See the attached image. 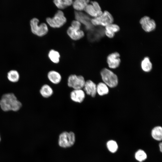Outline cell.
<instances>
[{
	"mask_svg": "<svg viewBox=\"0 0 162 162\" xmlns=\"http://www.w3.org/2000/svg\"><path fill=\"white\" fill-rule=\"evenodd\" d=\"M120 54L117 52L110 54L107 57V62L109 67L114 69L118 67L121 62Z\"/></svg>",
	"mask_w": 162,
	"mask_h": 162,
	"instance_id": "9c48e42d",
	"label": "cell"
},
{
	"mask_svg": "<svg viewBox=\"0 0 162 162\" xmlns=\"http://www.w3.org/2000/svg\"><path fill=\"white\" fill-rule=\"evenodd\" d=\"M75 141V135L73 132H64L59 136L58 145L62 148H68L72 146Z\"/></svg>",
	"mask_w": 162,
	"mask_h": 162,
	"instance_id": "8992f818",
	"label": "cell"
},
{
	"mask_svg": "<svg viewBox=\"0 0 162 162\" xmlns=\"http://www.w3.org/2000/svg\"><path fill=\"white\" fill-rule=\"evenodd\" d=\"M22 106L21 103L17 100L15 95L12 93L3 94L0 100V106L4 111L12 110L16 111Z\"/></svg>",
	"mask_w": 162,
	"mask_h": 162,
	"instance_id": "6da1fadb",
	"label": "cell"
},
{
	"mask_svg": "<svg viewBox=\"0 0 162 162\" xmlns=\"http://www.w3.org/2000/svg\"><path fill=\"white\" fill-rule=\"evenodd\" d=\"M47 76L49 80L54 84H58L62 79V77L60 74L54 70L49 71L48 74Z\"/></svg>",
	"mask_w": 162,
	"mask_h": 162,
	"instance_id": "2e32d148",
	"label": "cell"
},
{
	"mask_svg": "<svg viewBox=\"0 0 162 162\" xmlns=\"http://www.w3.org/2000/svg\"><path fill=\"white\" fill-rule=\"evenodd\" d=\"M40 93L43 97L48 98L52 95L53 91L50 86L47 84H45L42 86L41 88Z\"/></svg>",
	"mask_w": 162,
	"mask_h": 162,
	"instance_id": "ac0fdd59",
	"label": "cell"
},
{
	"mask_svg": "<svg viewBox=\"0 0 162 162\" xmlns=\"http://www.w3.org/2000/svg\"><path fill=\"white\" fill-rule=\"evenodd\" d=\"M46 20L49 26L53 28H59L62 27L67 21L63 12L61 10H58L53 17L47 18Z\"/></svg>",
	"mask_w": 162,
	"mask_h": 162,
	"instance_id": "277c9868",
	"label": "cell"
},
{
	"mask_svg": "<svg viewBox=\"0 0 162 162\" xmlns=\"http://www.w3.org/2000/svg\"><path fill=\"white\" fill-rule=\"evenodd\" d=\"M90 16L94 18L99 16V14L94 7L91 4H88L85 8L84 10Z\"/></svg>",
	"mask_w": 162,
	"mask_h": 162,
	"instance_id": "7402d4cb",
	"label": "cell"
},
{
	"mask_svg": "<svg viewBox=\"0 0 162 162\" xmlns=\"http://www.w3.org/2000/svg\"><path fill=\"white\" fill-rule=\"evenodd\" d=\"M106 146L109 150L112 153L116 152L118 148L117 142L113 140H110L108 141Z\"/></svg>",
	"mask_w": 162,
	"mask_h": 162,
	"instance_id": "484cf974",
	"label": "cell"
},
{
	"mask_svg": "<svg viewBox=\"0 0 162 162\" xmlns=\"http://www.w3.org/2000/svg\"><path fill=\"white\" fill-rule=\"evenodd\" d=\"M81 26L80 22L76 20H74L71 22V26L76 29H80Z\"/></svg>",
	"mask_w": 162,
	"mask_h": 162,
	"instance_id": "83f0119b",
	"label": "cell"
},
{
	"mask_svg": "<svg viewBox=\"0 0 162 162\" xmlns=\"http://www.w3.org/2000/svg\"><path fill=\"white\" fill-rule=\"evenodd\" d=\"M91 3L94 7L98 13L99 16L101 15L103 13V11H102L101 8L98 3L96 1H94L91 2Z\"/></svg>",
	"mask_w": 162,
	"mask_h": 162,
	"instance_id": "4316f807",
	"label": "cell"
},
{
	"mask_svg": "<svg viewBox=\"0 0 162 162\" xmlns=\"http://www.w3.org/2000/svg\"><path fill=\"white\" fill-rule=\"evenodd\" d=\"M7 77L10 81L14 82H16L19 80V74L16 70H11L8 72Z\"/></svg>",
	"mask_w": 162,
	"mask_h": 162,
	"instance_id": "cb8c5ba5",
	"label": "cell"
},
{
	"mask_svg": "<svg viewBox=\"0 0 162 162\" xmlns=\"http://www.w3.org/2000/svg\"><path fill=\"white\" fill-rule=\"evenodd\" d=\"M89 1L88 0H76L72 4L74 9L77 11H81L84 10L85 8L89 3Z\"/></svg>",
	"mask_w": 162,
	"mask_h": 162,
	"instance_id": "9a60e30c",
	"label": "cell"
},
{
	"mask_svg": "<svg viewBox=\"0 0 162 162\" xmlns=\"http://www.w3.org/2000/svg\"><path fill=\"white\" fill-rule=\"evenodd\" d=\"M85 81L84 77L81 75L75 74L70 75L68 80V84L74 89H82L83 88Z\"/></svg>",
	"mask_w": 162,
	"mask_h": 162,
	"instance_id": "52a82bcc",
	"label": "cell"
},
{
	"mask_svg": "<svg viewBox=\"0 0 162 162\" xmlns=\"http://www.w3.org/2000/svg\"><path fill=\"white\" fill-rule=\"evenodd\" d=\"M135 157L136 159L140 162L145 160L147 158V154L143 150L139 149L135 153Z\"/></svg>",
	"mask_w": 162,
	"mask_h": 162,
	"instance_id": "d4e9b609",
	"label": "cell"
},
{
	"mask_svg": "<svg viewBox=\"0 0 162 162\" xmlns=\"http://www.w3.org/2000/svg\"><path fill=\"white\" fill-rule=\"evenodd\" d=\"M72 0H55L53 2L58 9H63L72 5Z\"/></svg>",
	"mask_w": 162,
	"mask_h": 162,
	"instance_id": "e0dca14e",
	"label": "cell"
},
{
	"mask_svg": "<svg viewBox=\"0 0 162 162\" xmlns=\"http://www.w3.org/2000/svg\"><path fill=\"white\" fill-rule=\"evenodd\" d=\"M67 33L71 39L75 40L80 39L84 35V33L82 30L74 29L71 26L68 28Z\"/></svg>",
	"mask_w": 162,
	"mask_h": 162,
	"instance_id": "7c38bea8",
	"label": "cell"
},
{
	"mask_svg": "<svg viewBox=\"0 0 162 162\" xmlns=\"http://www.w3.org/2000/svg\"><path fill=\"white\" fill-rule=\"evenodd\" d=\"M141 65L143 70L146 72L150 71L152 68V64L148 57L144 58L142 61Z\"/></svg>",
	"mask_w": 162,
	"mask_h": 162,
	"instance_id": "44dd1931",
	"label": "cell"
},
{
	"mask_svg": "<svg viewBox=\"0 0 162 162\" xmlns=\"http://www.w3.org/2000/svg\"><path fill=\"white\" fill-rule=\"evenodd\" d=\"M162 143L161 142H160L159 144V147L160 148V152H162Z\"/></svg>",
	"mask_w": 162,
	"mask_h": 162,
	"instance_id": "f1b7e54d",
	"label": "cell"
},
{
	"mask_svg": "<svg viewBox=\"0 0 162 162\" xmlns=\"http://www.w3.org/2000/svg\"><path fill=\"white\" fill-rule=\"evenodd\" d=\"M140 22L142 29L146 32L152 31L155 28L156 24L155 21L147 16L142 17Z\"/></svg>",
	"mask_w": 162,
	"mask_h": 162,
	"instance_id": "ba28073f",
	"label": "cell"
},
{
	"mask_svg": "<svg viewBox=\"0 0 162 162\" xmlns=\"http://www.w3.org/2000/svg\"><path fill=\"white\" fill-rule=\"evenodd\" d=\"M48 56L50 59L53 62L57 63L59 62L60 55L58 51L51 50L50 51Z\"/></svg>",
	"mask_w": 162,
	"mask_h": 162,
	"instance_id": "603a6c76",
	"label": "cell"
},
{
	"mask_svg": "<svg viewBox=\"0 0 162 162\" xmlns=\"http://www.w3.org/2000/svg\"><path fill=\"white\" fill-rule=\"evenodd\" d=\"M113 21L112 16L107 10L103 12L100 16L91 19V22L93 26H101L105 27L113 23Z\"/></svg>",
	"mask_w": 162,
	"mask_h": 162,
	"instance_id": "7a4b0ae2",
	"label": "cell"
},
{
	"mask_svg": "<svg viewBox=\"0 0 162 162\" xmlns=\"http://www.w3.org/2000/svg\"><path fill=\"white\" fill-rule=\"evenodd\" d=\"M85 97L84 92L82 89H74L70 94L71 99L74 101L81 103L84 100Z\"/></svg>",
	"mask_w": 162,
	"mask_h": 162,
	"instance_id": "4fadbf2b",
	"label": "cell"
},
{
	"mask_svg": "<svg viewBox=\"0 0 162 162\" xmlns=\"http://www.w3.org/2000/svg\"><path fill=\"white\" fill-rule=\"evenodd\" d=\"M83 88L87 94L93 97L95 96L97 92V86L92 80H88L85 81Z\"/></svg>",
	"mask_w": 162,
	"mask_h": 162,
	"instance_id": "8fae6325",
	"label": "cell"
},
{
	"mask_svg": "<svg viewBox=\"0 0 162 162\" xmlns=\"http://www.w3.org/2000/svg\"><path fill=\"white\" fill-rule=\"evenodd\" d=\"M120 29L118 26L113 23L109 24L105 27L104 34L109 38L114 37L115 33L119 31Z\"/></svg>",
	"mask_w": 162,
	"mask_h": 162,
	"instance_id": "5bb4252c",
	"label": "cell"
},
{
	"mask_svg": "<svg viewBox=\"0 0 162 162\" xmlns=\"http://www.w3.org/2000/svg\"><path fill=\"white\" fill-rule=\"evenodd\" d=\"M75 15L76 20L84 24L87 29L92 28L93 26L91 22V19L85 14L80 11H76Z\"/></svg>",
	"mask_w": 162,
	"mask_h": 162,
	"instance_id": "30bf717a",
	"label": "cell"
},
{
	"mask_svg": "<svg viewBox=\"0 0 162 162\" xmlns=\"http://www.w3.org/2000/svg\"><path fill=\"white\" fill-rule=\"evenodd\" d=\"M100 74L103 81L106 85L111 88L117 86L118 83V78L116 75L112 71L104 68L101 71Z\"/></svg>",
	"mask_w": 162,
	"mask_h": 162,
	"instance_id": "3957f363",
	"label": "cell"
},
{
	"mask_svg": "<svg viewBox=\"0 0 162 162\" xmlns=\"http://www.w3.org/2000/svg\"><path fill=\"white\" fill-rule=\"evenodd\" d=\"M109 91L108 87L104 83L100 82L97 86V92L100 96L107 94Z\"/></svg>",
	"mask_w": 162,
	"mask_h": 162,
	"instance_id": "ffe728a7",
	"label": "cell"
},
{
	"mask_svg": "<svg viewBox=\"0 0 162 162\" xmlns=\"http://www.w3.org/2000/svg\"><path fill=\"white\" fill-rule=\"evenodd\" d=\"M38 19L36 18L32 19L30 21V25L32 32L39 36H42L46 34L48 31L46 24L42 23L38 25Z\"/></svg>",
	"mask_w": 162,
	"mask_h": 162,
	"instance_id": "5b68a950",
	"label": "cell"
},
{
	"mask_svg": "<svg viewBox=\"0 0 162 162\" xmlns=\"http://www.w3.org/2000/svg\"><path fill=\"white\" fill-rule=\"evenodd\" d=\"M151 135L152 137L155 140L160 141L162 139V128L160 126L154 128L152 130Z\"/></svg>",
	"mask_w": 162,
	"mask_h": 162,
	"instance_id": "d6986e66",
	"label": "cell"
}]
</instances>
